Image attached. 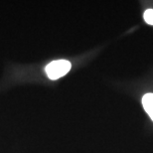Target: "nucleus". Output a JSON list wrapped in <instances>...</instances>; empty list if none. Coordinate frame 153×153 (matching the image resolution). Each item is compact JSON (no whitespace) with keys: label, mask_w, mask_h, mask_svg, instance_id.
Wrapping results in <instances>:
<instances>
[{"label":"nucleus","mask_w":153,"mask_h":153,"mask_svg":"<svg viewBox=\"0 0 153 153\" xmlns=\"http://www.w3.org/2000/svg\"><path fill=\"white\" fill-rule=\"evenodd\" d=\"M72 65L69 61L67 60H56L51 62L49 65L46 66L45 72L47 74L48 78L51 80H58L60 78H62L65 75H67Z\"/></svg>","instance_id":"f257e3e1"},{"label":"nucleus","mask_w":153,"mask_h":153,"mask_svg":"<svg viewBox=\"0 0 153 153\" xmlns=\"http://www.w3.org/2000/svg\"><path fill=\"white\" fill-rule=\"evenodd\" d=\"M142 104H143L144 110L146 111L150 118L153 120V94H147L142 99Z\"/></svg>","instance_id":"f03ea898"},{"label":"nucleus","mask_w":153,"mask_h":153,"mask_svg":"<svg viewBox=\"0 0 153 153\" xmlns=\"http://www.w3.org/2000/svg\"><path fill=\"white\" fill-rule=\"evenodd\" d=\"M143 18L145 22L149 25H153V9H148L146 10L143 14Z\"/></svg>","instance_id":"7ed1b4c3"}]
</instances>
